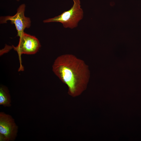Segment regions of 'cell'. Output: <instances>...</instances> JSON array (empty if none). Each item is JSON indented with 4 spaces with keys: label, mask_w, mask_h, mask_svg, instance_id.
<instances>
[{
    "label": "cell",
    "mask_w": 141,
    "mask_h": 141,
    "mask_svg": "<svg viewBox=\"0 0 141 141\" xmlns=\"http://www.w3.org/2000/svg\"><path fill=\"white\" fill-rule=\"evenodd\" d=\"M25 8V4H22L18 7L15 15L2 16L0 18L1 24L6 23L8 21L10 20L11 24L15 25L17 32V36L19 37L24 33V30L29 28L31 26L30 19L24 15Z\"/></svg>",
    "instance_id": "5"
},
{
    "label": "cell",
    "mask_w": 141,
    "mask_h": 141,
    "mask_svg": "<svg viewBox=\"0 0 141 141\" xmlns=\"http://www.w3.org/2000/svg\"><path fill=\"white\" fill-rule=\"evenodd\" d=\"M54 74L68 86L72 95L82 90L88 82L89 72L83 60L72 54H65L57 57L52 66Z\"/></svg>",
    "instance_id": "1"
},
{
    "label": "cell",
    "mask_w": 141,
    "mask_h": 141,
    "mask_svg": "<svg viewBox=\"0 0 141 141\" xmlns=\"http://www.w3.org/2000/svg\"><path fill=\"white\" fill-rule=\"evenodd\" d=\"M20 37L19 44L15 47L13 45L14 50L18 55L20 63L19 71L23 70L21 64V55L23 54H33L36 53L40 47V43L35 36L27 34L25 32Z\"/></svg>",
    "instance_id": "3"
},
{
    "label": "cell",
    "mask_w": 141,
    "mask_h": 141,
    "mask_svg": "<svg viewBox=\"0 0 141 141\" xmlns=\"http://www.w3.org/2000/svg\"><path fill=\"white\" fill-rule=\"evenodd\" d=\"M11 100L9 91L7 88L2 85L0 87V105L4 107L11 106Z\"/></svg>",
    "instance_id": "6"
},
{
    "label": "cell",
    "mask_w": 141,
    "mask_h": 141,
    "mask_svg": "<svg viewBox=\"0 0 141 141\" xmlns=\"http://www.w3.org/2000/svg\"><path fill=\"white\" fill-rule=\"evenodd\" d=\"M17 1H19V0H17Z\"/></svg>",
    "instance_id": "7"
},
{
    "label": "cell",
    "mask_w": 141,
    "mask_h": 141,
    "mask_svg": "<svg viewBox=\"0 0 141 141\" xmlns=\"http://www.w3.org/2000/svg\"><path fill=\"white\" fill-rule=\"evenodd\" d=\"M73 0V5L70 9L54 18L45 20L43 22H60L65 28L72 29L77 27L78 22L83 17V12L81 8L80 0Z\"/></svg>",
    "instance_id": "2"
},
{
    "label": "cell",
    "mask_w": 141,
    "mask_h": 141,
    "mask_svg": "<svg viewBox=\"0 0 141 141\" xmlns=\"http://www.w3.org/2000/svg\"><path fill=\"white\" fill-rule=\"evenodd\" d=\"M18 127L14 119L9 115L0 113V140H14L17 136Z\"/></svg>",
    "instance_id": "4"
}]
</instances>
